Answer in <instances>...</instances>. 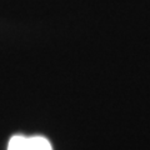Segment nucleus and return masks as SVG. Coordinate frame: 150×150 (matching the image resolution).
I'll use <instances>...</instances> for the list:
<instances>
[{"mask_svg":"<svg viewBox=\"0 0 150 150\" xmlns=\"http://www.w3.org/2000/svg\"><path fill=\"white\" fill-rule=\"evenodd\" d=\"M8 150H29V139L21 135H15L9 142Z\"/></svg>","mask_w":150,"mask_h":150,"instance_id":"1","label":"nucleus"},{"mask_svg":"<svg viewBox=\"0 0 150 150\" xmlns=\"http://www.w3.org/2000/svg\"><path fill=\"white\" fill-rule=\"evenodd\" d=\"M29 150H51V145L43 137H34L29 139Z\"/></svg>","mask_w":150,"mask_h":150,"instance_id":"2","label":"nucleus"}]
</instances>
